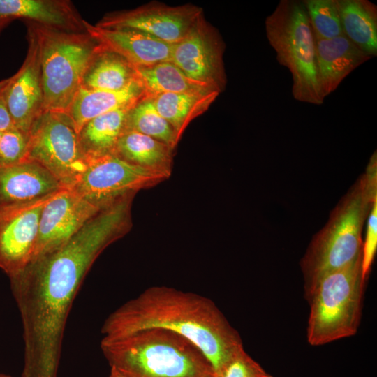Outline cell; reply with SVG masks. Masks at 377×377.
Instances as JSON below:
<instances>
[{
  "mask_svg": "<svg viewBox=\"0 0 377 377\" xmlns=\"http://www.w3.org/2000/svg\"><path fill=\"white\" fill-rule=\"evenodd\" d=\"M124 210L101 209L58 248L10 279L23 328L21 377H57L62 341L74 299L92 265L128 231Z\"/></svg>",
  "mask_w": 377,
  "mask_h": 377,
  "instance_id": "1",
  "label": "cell"
},
{
  "mask_svg": "<svg viewBox=\"0 0 377 377\" xmlns=\"http://www.w3.org/2000/svg\"><path fill=\"white\" fill-rule=\"evenodd\" d=\"M151 328L182 335L202 353L214 372L244 350L239 333L215 304L201 295L165 286L146 289L105 319L103 339Z\"/></svg>",
  "mask_w": 377,
  "mask_h": 377,
  "instance_id": "2",
  "label": "cell"
},
{
  "mask_svg": "<svg viewBox=\"0 0 377 377\" xmlns=\"http://www.w3.org/2000/svg\"><path fill=\"white\" fill-rule=\"evenodd\" d=\"M377 200V155L330 212L324 227L310 242L300 261L304 296L326 274L340 269L362 254V232Z\"/></svg>",
  "mask_w": 377,
  "mask_h": 377,
  "instance_id": "3",
  "label": "cell"
},
{
  "mask_svg": "<svg viewBox=\"0 0 377 377\" xmlns=\"http://www.w3.org/2000/svg\"><path fill=\"white\" fill-rule=\"evenodd\" d=\"M101 348L110 367L123 377H213L214 373L196 346L168 330L102 339Z\"/></svg>",
  "mask_w": 377,
  "mask_h": 377,
  "instance_id": "4",
  "label": "cell"
},
{
  "mask_svg": "<svg viewBox=\"0 0 377 377\" xmlns=\"http://www.w3.org/2000/svg\"><path fill=\"white\" fill-rule=\"evenodd\" d=\"M31 25L39 49L43 112L68 114L87 71L102 48L87 32Z\"/></svg>",
  "mask_w": 377,
  "mask_h": 377,
  "instance_id": "5",
  "label": "cell"
},
{
  "mask_svg": "<svg viewBox=\"0 0 377 377\" xmlns=\"http://www.w3.org/2000/svg\"><path fill=\"white\" fill-rule=\"evenodd\" d=\"M361 256L348 265L324 275L305 295L310 305L307 341L322 346L355 335L362 309L365 281Z\"/></svg>",
  "mask_w": 377,
  "mask_h": 377,
  "instance_id": "6",
  "label": "cell"
},
{
  "mask_svg": "<svg viewBox=\"0 0 377 377\" xmlns=\"http://www.w3.org/2000/svg\"><path fill=\"white\" fill-rule=\"evenodd\" d=\"M265 24L267 38L278 62L291 74L293 98L302 103L323 104L315 38L303 1H280Z\"/></svg>",
  "mask_w": 377,
  "mask_h": 377,
  "instance_id": "7",
  "label": "cell"
},
{
  "mask_svg": "<svg viewBox=\"0 0 377 377\" xmlns=\"http://www.w3.org/2000/svg\"><path fill=\"white\" fill-rule=\"evenodd\" d=\"M27 161L39 163L66 187L77 183L87 159L67 114L45 111L37 118L28 135Z\"/></svg>",
  "mask_w": 377,
  "mask_h": 377,
  "instance_id": "8",
  "label": "cell"
},
{
  "mask_svg": "<svg viewBox=\"0 0 377 377\" xmlns=\"http://www.w3.org/2000/svg\"><path fill=\"white\" fill-rule=\"evenodd\" d=\"M170 175L135 165L115 154H107L87 158L86 170L71 188L103 209L126 195L158 184Z\"/></svg>",
  "mask_w": 377,
  "mask_h": 377,
  "instance_id": "9",
  "label": "cell"
},
{
  "mask_svg": "<svg viewBox=\"0 0 377 377\" xmlns=\"http://www.w3.org/2000/svg\"><path fill=\"white\" fill-rule=\"evenodd\" d=\"M202 17V9L193 5L168 6L154 3L107 15L96 25L140 31L174 45L182 40Z\"/></svg>",
  "mask_w": 377,
  "mask_h": 377,
  "instance_id": "10",
  "label": "cell"
},
{
  "mask_svg": "<svg viewBox=\"0 0 377 377\" xmlns=\"http://www.w3.org/2000/svg\"><path fill=\"white\" fill-rule=\"evenodd\" d=\"M223 52L221 38L202 17L182 40L173 45L170 61L191 79L221 92L226 82Z\"/></svg>",
  "mask_w": 377,
  "mask_h": 377,
  "instance_id": "11",
  "label": "cell"
},
{
  "mask_svg": "<svg viewBox=\"0 0 377 377\" xmlns=\"http://www.w3.org/2000/svg\"><path fill=\"white\" fill-rule=\"evenodd\" d=\"M100 210L71 187L57 193L42 210L31 261L64 244Z\"/></svg>",
  "mask_w": 377,
  "mask_h": 377,
  "instance_id": "12",
  "label": "cell"
},
{
  "mask_svg": "<svg viewBox=\"0 0 377 377\" xmlns=\"http://www.w3.org/2000/svg\"><path fill=\"white\" fill-rule=\"evenodd\" d=\"M52 196L0 213V268L10 279L31 261L40 214Z\"/></svg>",
  "mask_w": 377,
  "mask_h": 377,
  "instance_id": "13",
  "label": "cell"
},
{
  "mask_svg": "<svg viewBox=\"0 0 377 377\" xmlns=\"http://www.w3.org/2000/svg\"><path fill=\"white\" fill-rule=\"evenodd\" d=\"M29 49L26 59L6 89V101L14 126L29 135L37 118L43 112L39 49L31 24L28 31Z\"/></svg>",
  "mask_w": 377,
  "mask_h": 377,
  "instance_id": "14",
  "label": "cell"
},
{
  "mask_svg": "<svg viewBox=\"0 0 377 377\" xmlns=\"http://www.w3.org/2000/svg\"><path fill=\"white\" fill-rule=\"evenodd\" d=\"M66 187L33 161L0 168V213L50 198Z\"/></svg>",
  "mask_w": 377,
  "mask_h": 377,
  "instance_id": "15",
  "label": "cell"
},
{
  "mask_svg": "<svg viewBox=\"0 0 377 377\" xmlns=\"http://www.w3.org/2000/svg\"><path fill=\"white\" fill-rule=\"evenodd\" d=\"M85 31L103 51L115 53L132 66H148L170 61L173 45L130 29H107L84 20Z\"/></svg>",
  "mask_w": 377,
  "mask_h": 377,
  "instance_id": "16",
  "label": "cell"
},
{
  "mask_svg": "<svg viewBox=\"0 0 377 377\" xmlns=\"http://www.w3.org/2000/svg\"><path fill=\"white\" fill-rule=\"evenodd\" d=\"M315 50L320 92L324 100L352 71L372 58L344 35L315 39Z\"/></svg>",
  "mask_w": 377,
  "mask_h": 377,
  "instance_id": "17",
  "label": "cell"
},
{
  "mask_svg": "<svg viewBox=\"0 0 377 377\" xmlns=\"http://www.w3.org/2000/svg\"><path fill=\"white\" fill-rule=\"evenodd\" d=\"M0 17L24 18L57 30L86 32L81 19L69 1L58 0H0Z\"/></svg>",
  "mask_w": 377,
  "mask_h": 377,
  "instance_id": "18",
  "label": "cell"
},
{
  "mask_svg": "<svg viewBox=\"0 0 377 377\" xmlns=\"http://www.w3.org/2000/svg\"><path fill=\"white\" fill-rule=\"evenodd\" d=\"M145 96L135 77L125 88L102 90L82 87L78 90L68 112L77 133L91 119L112 110L136 103Z\"/></svg>",
  "mask_w": 377,
  "mask_h": 377,
  "instance_id": "19",
  "label": "cell"
},
{
  "mask_svg": "<svg viewBox=\"0 0 377 377\" xmlns=\"http://www.w3.org/2000/svg\"><path fill=\"white\" fill-rule=\"evenodd\" d=\"M343 35L360 50L377 55V7L367 0H336Z\"/></svg>",
  "mask_w": 377,
  "mask_h": 377,
  "instance_id": "20",
  "label": "cell"
},
{
  "mask_svg": "<svg viewBox=\"0 0 377 377\" xmlns=\"http://www.w3.org/2000/svg\"><path fill=\"white\" fill-rule=\"evenodd\" d=\"M136 103L99 115L84 125L78 135L87 159L115 154L118 141L126 131L128 113Z\"/></svg>",
  "mask_w": 377,
  "mask_h": 377,
  "instance_id": "21",
  "label": "cell"
},
{
  "mask_svg": "<svg viewBox=\"0 0 377 377\" xmlns=\"http://www.w3.org/2000/svg\"><path fill=\"white\" fill-rule=\"evenodd\" d=\"M133 68L135 77L148 96L218 91L207 84L191 79L170 61Z\"/></svg>",
  "mask_w": 377,
  "mask_h": 377,
  "instance_id": "22",
  "label": "cell"
},
{
  "mask_svg": "<svg viewBox=\"0 0 377 377\" xmlns=\"http://www.w3.org/2000/svg\"><path fill=\"white\" fill-rule=\"evenodd\" d=\"M218 91L163 94L153 96L160 114L171 125L179 142L189 123L208 110L219 96Z\"/></svg>",
  "mask_w": 377,
  "mask_h": 377,
  "instance_id": "23",
  "label": "cell"
},
{
  "mask_svg": "<svg viewBox=\"0 0 377 377\" xmlns=\"http://www.w3.org/2000/svg\"><path fill=\"white\" fill-rule=\"evenodd\" d=\"M172 151L150 136L126 131L118 141L115 154L135 165L171 173Z\"/></svg>",
  "mask_w": 377,
  "mask_h": 377,
  "instance_id": "24",
  "label": "cell"
},
{
  "mask_svg": "<svg viewBox=\"0 0 377 377\" xmlns=\"http://www.w3.org/2000/svg\"><path fill=\"white\" fill-rule=\"evenodd\" d=\"M135 79L133 66L119 55L102 51L87 71L82 87L117 91L125 88Z\"/></svg>",
  "mask_w": 377,
  "mask_h": 377,
  "instance_id": "25",
  "label": "cell"
},
{
  "mask_svg": "<svg viewBox=\"0 0 377 377\" xmlns=\"http://www.w3.org/2000/svg\"><path fill=\"white\" fill-rule=\"evenodd\" d=\"M126 131H134L150 136L172 149L178 143L172 127L158 112L152 98L146 95L130 110Z\"/></svg>",
  "mask_w": 377,
  "mask_h": 377,
  "instance_id": "26",
  "label": "cell"
},
{
  "mask_svg": "<svg viewBox=\"0 0 377 377\" xmlns=\"http://www.w3.org/2000/svg\"><path fill=\"white\" fill-rule=\"evenodd\" d=\"M315 39L343 35L336 0H304Z\"/></svg>",
  "mask_w": 377,
  "mask_h": 377,
  "instance_id": "27",
  "label": "cell"
},
{
  "mask_svg": "<svg viewBox=\"0 0 377 377\" xmlns=\"http://www.w3.org/2000/svg\"><path fill=\"white\" fill-rule=\"evenodd\" d=\"M28 136L15 127L3 131L0 140V168L27 161Z\"/></svg>",
  "mask_w": 377,
  "mask_h": 377,
  "instance_id": "28",
  "label": "cell"
},
{
  "mask_svg": "<svg viewBox=\"0 0 377 377\" xmlns=\"http://www.w3.org/2000/svg\"><path fill=\"white\" fill-rule=\"evenodd\" d=\"M213 377H272L244 350L236 354Z\"/></svg>",
  "mask_w": 377,
  "mask_h": 377,
  "instance_id": "29",
  "label": "cell"
},
{
  "mask_svg": "<svg viewBox=\"0 0 377 377\" xmlns=\"http://www.w3.org/2000/svg\"><path fill=\"white\" fill-rule=\"evenodd\" d=\"M377 249V200L374 202L367 217V231L362 242L361 270L364 281L369 277Z\"/></svg>",
  "mask_w": 377,
  "mask_h": 377,
  "instance_id": "30",
  "label": "cell"
},
{
  "mask_svg": "<svg viewBox=\"0 0 377 377\" xmlns=\"http://www.w3.org/2000/svg\"><path fill=\"white\" fill-rule=\"evenodd\" d=\"M6 88L0 93V132H3L13 127H15L6 105Z\"/></svg>",
  "mask_w": 377,
  "mask_h": 377,
  "instance_id": "31",
  "label": "cell"
},
{
  "mask_svg": "<svg viewBox=\"0 0 377 377\" xmlns=\"http://www.w3.org/2000/svg\"><path fill=\"white\" fill-rule=\"evenodd\" d=\"M12 20L10 18L0 17V33Z\"/></svg>",
  "mask_w": 377,
  "mask_h": 377,
  "instance_id": "32",
  "label": "cell"
},
{
  "mask_svg": "<svg viewBox=\"0 0 377 377\" xmlns=\"http://www.w3.org/2000/svg\"><path fill=\"white\" fill-rule=\"evenodd\" d=\"M13 80V76L0 81V93L7 87Z\"/></svg>",
  "mask_w": 377,
  "mask_h": 377,
  "instance_id": "33",
  "label": "cell"
},
{
  "mask_svg": "<svg viewBox=\"0 0 377 377\" xmlns=\"http://www.w3.org/2000/svg\"><path fill=\"white\" fill-rule=\"evenodd\" d=\"M110 377H123L117 371L114 369H110Z\"/></svg>",
  "mask_w": 377,
  "mask_h": 377,
  "instance_id": "34",
  "label": "cell"
},
{
  "mask_svg": "<svg viewBox=\"0 0 377 377\" xmlns=\"http://www.w3.org/2000/svg\"><path fill=\"white\" fill-rule=\"evenodd\" d=\"M0 377H13V376H10V375H8V374L0 373Z\"/></svg>",
  "mask_w": 377,
  "mask_h": 377,
  "instance_id": "35",
  "label": "cell"
},
{
  "mask_svg": "<svg viewBox=\"0 0 377 377\" xmlns=\"http://www.w3.org/2000/svg\"><path fill=\"white\" fill-rule=\"evenodd\" d=\"M2 133H3V132H0V140H1V137Z\"/></svg>",
  "mask_w": 377,
  "mask_h": 377,
  "instance_id": "36",
  "label": "cell"
}]
</instances>
